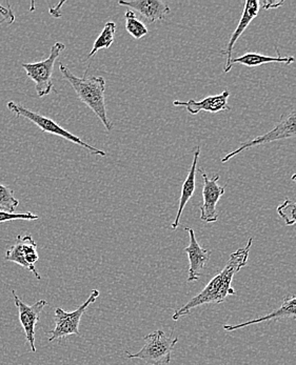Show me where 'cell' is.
Listing matches in <instances>:
<instances>
[{"instance_id":"cell-2","label":"cell","mask_w":296,"mask_h":365,"mask_svg":"<svg viewBox=\"0 0 296 365\" xmlns=\"http://www.w3.org/2000/svg\"><path fill=\"white\" fill-rule=\"evenodd\" d=\"M59 71L63 74V79L68 81L76 92L77 97L81 103H85L90 110L95 113L101 119L106 129L111 132L113 130V123L109 120L107 115V105H106V81L101 76H92L87 78H79L75 76L70 68L63 63L59 65Z\"/></svg>"},{"instance_id":"cell-11","label":"cell","mask_w":296,"mask_h":365,"mask_svg":"<svg viewBox=\"0 0 296 365\" xmlns=\"http://www.w3.org/2000/svg\"><path fill=\"white\" fill-rule=\"evenodd\" d=\"M185 231L189 233V245L183 249L187 253L190 261L189 275L188 282L200 280L202 277L203 269H205V263L211 257V252L203 249L200 243L196 240L195 232L191 227H185Z\"/></svg>"},{"instance_id":"cell-16","label":"cell","mask_w":296,"mask_h":365,"mask_svg":"<svg viewBox=\"0 0 296 365\" xmlns=\"http://www.w3.org/2000/svg\"><path fill=\"white\" fill-rule=\"evenodd\" d=\"M200 155V147L198 145L194 152L193 161H192L191 169H190L189 174L185 178L182 187V194H180V205H178V215H176L175 220L172 223V230H176L180 225V217H182L183 209H185L187 203L189 202L190 199L194 195L195 191V180H196V171H198V158Z\"/></svg>"},{"instance_id":"cell-4","label":"cell","mask_w":296,"mask_h":365,"mask_svg":"<svg viewBox=\"0 0 296 365\" xmlns=\"http://www.w3.org/2000/svg\"><path fill=\"white\" fill-rule=\"evenodd\" d=\"M145 345L136 354L127 353L128 359H139L152 365H169L172 351L178 342V338L168 337L165 331L158 329L143 338Z\"/></svg>"},{"instance_id":"cell-5","label":"cell","mask_w":296,"mask_h":365,"mask_svg":"<svg viewBox=\"0 0 296 365\" xmlns=\"http://www.w3.org/2000/svg\"><path fill=\"white\" fill-rule=\"evenodd\" d=\"M63 43H55L51 48L50 55L45 61L34 63H23L21 68L26 71V76L34 81L35 90L39 97L48 96L54 90L53 83V71L59 55L65 51Z\"/></svg>"},{"instance_id":"cell-18","label":"cell","mask_w":296,"mask_h":365,"mask_svg":"<svg viewBox=\"0 0 296 365\" xmlns=\"http://www.w3.org/2000/svg\"><path fill=\"white\" fill-rule=\"evenodd\" d=\"M115 32H116V24H115V22H107L105 26H103V30L101 31V34L97 37L94 44H93L89 58L94 56L101 48H109L112 46V43H114Z\"/></svg>"},{"instance_id":"cell-14","label":"cell","mask_w":296,"mask_h":365,"mask_svg":"<svg viewBox=\"0 0 296 365\" xmlns=\"http://www.w3.org/2000/svg\"><path fill=\"white\" fill-rule=\"evenodd\" d=\"M118 4L133 9L139 14L143 15L150 24L163 21L171 13L168 4L161 0H132V1H118Z\"/></svg>"},{"instance_id":"cell-9","label":"cell","mask_w":296,"mask_h":365,"mask_svg":"<svg viewBox=\"0 0 296 365\" xmlns=\"http://www.w3.org/2000/svg\"><path fill=\"white\" fill-rule=\"evenodd\" d=\"M198 173L204 178V189H203L202 205L200 207V219L205 223L216 222L218 220V212L216 210L218 201L222 198L226 191V187H220L218 185L220 180V175H214L213 178H209L202 169H198Z\"/></svg>"},{"instance_id":"cell-24","label":"cell","mask_w":296,"mask_h":365,"mask_svg":"<svg viewBox=\"0 0 296 365\" xmlns=\"http://www.w3.org/2000/svg\"><path fill=\"white\" fill-rule=\"evenodd\" d=\"M284 1H262L260 2V6H262V8L264 10H269V9H277L280 6H284Z\"/></svg>"},{"instance_id":"cell-12","label":"cell","mask_w":296,"mask_h":365,"mask_svg":"<svg viewBox=\"0 0 296 365\" xmlns=\"http://www.w3.org/2000/svg\"><path fill=\"white\" fill-rule=\"evenodd\" d=\"M260 9V1H257V0H247L245 2L244 11H243V15L240 17V22H238V26H236V30L232 33L229 43L227 44L226 50L220 51V54L225 55L227 57V63L225 66L224 70L225 73H228L231 71L232 53H233V48L235 46L236 41L242 36L243 33L246 31L251 21L257 16Z\"/></svg>"},{"instance_id":"cell-19","label":"cell","mask_w":296,"mask_h":365,"mask_svg":"<svg viewBox=\"0 0 296 365\" xmlns=\"http://www.w3.org/2000/svg\"><path fill=\"white\" fill-rule=\"evenodd\" d=\"M126 30L133 38L141 39L149 33L147 26L143 22L136 19V13L132 10H128L125 13Z\"/></svg>"},{"instance_id":"cell-23","label":"cell","mask_w":296,"mask_h":365,"mask_svg":"<svg viewBox=\"0 0 296 365\" xmlns=\"http://www.w3.org/2000/svg\"><path fill=\"white\" fill-rule=\"evenodd\" d=\"M6 6L0 4V15L2 16V22H6V24H12L13 22L15 21V15L14 12H13L12 6L9 2H6Z\"/></svg>"},{"instance_id":"cell-15","label":"cell","mask_w":296,"mask_h":365,"mask_svg":"<svg viewBox=\"0 0 296 365\" xmlns=\"http://www.w3.org/2000/svg\"><path fill=\"white\" fill-rule=\"evenodd\" d=\"M293 319L296 320V295L288 296L282 300V305L270 314L249 320L240 324L224 325V329L227 331H233L249 325L257 324V323L272 322V320Z\"/></svg>"},{"instance_id":"cell-17","label":"cell","mask_w":296,"mask_h":365,"mask_svg":"<svg viewBox=\"0 0 296 365\" xmlns=\"http://www.w3.org/2000/svg\"><path fill=\"white\" fill-rule=\"evenodd\" d=\"M276 53L277 55L275 57L266 56V55L258 54V53H247L238 58H232L231 66L233 68L236 63L248 66V68H255V66L266 65V63H284V65L289 66L292 65L295 61L293 56H280L277 48H276Z\"/></svg>"},{"instance_id":"cell-7","label":"cell","mask_w":296,"mask_h":365,"mask_svg":"<svg viewBox=\"0 0 296 365\" xmlns=\"http://www.w3.org/2000/svg\"><path fill=\"white\" fill-rule=\"evenodd\" d=\"M296 138V110L289 113V114L282 115L277 125L273 128L270 132L266 134L260 135L250 141H246L243 143L238 149L227 154L222 159V163H225L233 158L240 153L245 152L246 150L257 147V145H265V143H271L274 141L284 140V139Z\"/></svg>"},{"instance_id":"cell-22","label":"cell","mask_w":296,"mask_h":365,"mask_svg":"<svg viewBox=\"0 0 296 365\" xmlns=\"http://www.w3.org/2000/svg\"><path fill=\"white\" fill-rule=\"evenodd\" d=\"M39 216L32 213L15 214L9 212L0 211V223L9 222L14 220H39Z\"/></svg>"},{"instance_id":"cell-20","label":"cell","mask_w":296,"mask_h":365,"mask_svg":"<svg viewBox=\"0 0 296 365\" xmlns=\"http://www.w3.org/2000/svg\"><path fill=\"white\" fill-rule=\"evenodd\" d=\"M19 205V200L15 198L14 192L8 185H0V211L14 213Z\"/></svg>"},{"instance_id":"cell-26","label":"cell","mask_w":296,"mask_h":365,"mask_svg":"<svg viewBox=\"0 0 296 365\" xmlns=\"http://www.w3.org/2000/svg\"><path fill=\"white\" fill-rule=\"evenodd\" d=\"M1 22H2V21H0V24H1Z\"/></svg>"},{"instance_id":"cell-25","label":"cell","mask_w":296,"mask_h":365,"mask_svg":"<svg viewBox=\"0 0 296 365\" xmlns=\"http://www.w3.org/2000/svg\"><path fill=\"white\" fill-rule=\"evenodd\" d=\"M291 180L296 183V174L292 175V177H291Z\"/></svg>"},{"instance_id":"cell-8","label":"cell","mask_w":296,"mask_h":365,"mask_svg":"<svg viewBox=\"0 0 296 365\" xmlns=\"http://www.w3.org/2000/svg\"><path fill=\"white\" fill-rule=\"evenodd\" d=\"M6 260L17 263L28 271L32 272L37 279H41V276L35 269V263L39 260V255L37 253L36 242L32 236H17L16 243L6 251Z\"/></svg>"},{"instance_id":"cell-3","label":"cell","mask_w":296,"mask_h":365,"mask_svg":"<svg viewBox=\"0 0 296 365\" xmlns=\"http://www.w3.org/2000/svg\"><path fill=\"white\" fill-rule=\"evenodd\" d=\"M6 108H8L9 110H10L12 114H14L15 116L19 117V118L28 119L29 121L36 125L43 132L61 137V138L66 139V140L70 141V143H75V145L83 148V149L87 150L90 154L101 157L107 156V153L96 149V148L90 145L89 143L81 140L79 137L75 136L72 133L68 132L67 130L57 125L54 120L49 118V117L43 116V115L39 114V113L32 112V110L23 107V106L17 105L14 101H9V103H6Z\"/></svg>"},{"instance_id":"cell-6","label":"cell","mask_w":296,"mask_h":365,"mask_svg":"<svg viewBox=\"0 0 296 365\" xmlns=\"http://www.w3.org/2000/svg\"><path fill=\"white\" fill-rule=\"evenodd\" d=\"M98 297V289H93L91 295L89 296L87 301L83 303L76 311L68 313L61 307L55 309V329L48 331L49 335H51L49 341L52 342L54 340L63 339V338L71 335H76L81 337L79 323H81V317H83L89 305L94 303Z\"/></svg>"},{"instance_id":"cell-10","label":"cell","mask_w":296,"mask_h":365,"mask_svg":"<svg viewBox=\"0 0 296 365\" xmlns=\"http://www.w3.org/2000/svg\"><path fill=\"white\" fill-rule=\"evenodd\" d=\"M14 297L15 305L19 309V322L26 333V340L30 344L33 353H36L35 347V327L41 319V314L44 307L48 305L46 300H39L33 305H28L16 295L15 291H12Z\"/></svg>"},{"instance_id":"cell-1","label":"cell","mask_w":296,"mask_h":365,"mask_svg":"<svg viewBox=\"0 0 296 365\" xmlns=\"http://www.w3.org/2000/svg\"><path fill=\"white\" fill-rule=\"evenodd\" d=\"M252 242H253V238L249 239L246 247H240L238 251L232 253L226 267L205 285V289L198 295L192 298L180 309H176L175 313L172 316V319L178 322L180 318L189 315L195 307L209 304V303H223L226 301L228 296L236 295V291L231 285L232 280L234 276L248 263Z\"/></svg>"},{"instance_id":"cell-13","label":"cell","mask_w":296,"mask_h":365,"mask_svg":"<svg viewBox=\"0 0 296 365\" xmlns=\"http://www.w3.org/2000/svg\"><path fill=\"white\" fill-rule=\"evenodd\" d=\"M229 97V91L225 90L222 94L205 97V99L200 101H195L193 99H190L188 101H174L173 106L185 108L192 115H198L202 110L209 113H218L222 112V110H231V107L228 105Z\"/></svg>"},{"instance_id":"cell-21","label":"cell","mask_w":296,"mask_h":365,"mask_svg":"<svg viewBox=\"0 0 296 365\" xmlns=\"http://www.w3.org/2000/svg\"><path fill=\"white\" fill-rule=\"evenodd\" d=\"M278 215L280 218L284 219L285 225L287 227H292L296 225V202L287 198L282 205H278Z\"/></svg>"}]
</instances>
